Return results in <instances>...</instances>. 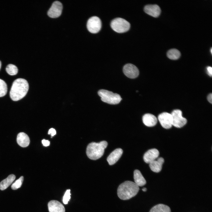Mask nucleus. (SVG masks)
I'll return each mask as SVG.
<instances>
[{"mask_svg": "<svg viewBox=\"0 0 212 212\" xmlns=\"http://www.w3.org/2000/svg\"><path fill=\"white\" fill-rule=\"evenodd\" d=\"M29 88L27 81L24 79L18 78L13 82L10 92V96L12 100L17 101L24 97Z\"/></svg>", "mask_w": 212, "mask_h": 212, "instance_id": "nucleus-1", "label": "nucleus"}, {"mask_svg": "<svg viewBox=\"0 0 212 212\" xmlns=\"http://www.w3.org/2000/svg\"><path fill=\"white\" fill-rule=\"evenodd\" d=\"M139 190V186L134 182L126 181L119 185L117 190V194L121 199L128 200L135 196Z\"/></svg>", "mask_w": 212, "mask_h": 212, "instance_id": "nucleus-2", "label": "nucleus"}, {"mask_svg": "<svg viewBox=\"0 0 212 212\" xmlns=\"http://www.w3.org/2000/svg\"><path fill=\"white\" fill-rule=\"evenodd\" d=\"M107 145V143L105 141L98 143L92 142L89 143L86 149V153L87 157L92 160L100 158L103 155L105 149Z\"/></svg>", "mask_w": 212, "mask_h": 212, "instance_id": "nucleus-3", "label": "nucleus"}, {"mask_svg": "<svg viewBox=\"0 0 212 212\" xmlns=\"http://www.w3.org/2000/svg\"><path fill=\"white\" fill-rule=\"evenodd\" d=\"M98 95L103 102L111 105H116L120 102L122 99L120 95L107 90L102 89L98 92Z\"/></svg>", "mask_w": 212, "mask_h": 212, "instance_id": "nucleus-4", "label": "nucleus"}, {"mask_svg": "<svg viewBox=\"0 0 212 212\" xmlns=\"http://www.w3.org/2000/svg\"><path fill=\"white\" fill-rule=\"evenodd\" d=\"M112 29L118 33H122L128 31L130 27V23L125 19L120 17L113 19L111 21Z\"/></svg>", "mask_w": 212, "mask_h": 212, "instance_id": "nucleus-5", "label": "nucleus"}, {"mask_svg": "<svg viewBox=\"0 0 212 212\" xmlns=\"http://www.w3.org/2000/svg\"><path fill=\"white\" fill-rule=\"evenodd\" d=\"M171 114L172 117V125L174 127L181 128L187 123V119L182 116V112L180 110H175Z\"/></svg>", "mask_w": 212, "mask_h": 212, "instance_id": "nucleus-6", "label": "nucleus"}, {"mask_svg": "<svg viewBox=\"0 0 212 212\" xmlns=\"http://www.w3.org/2000/svg\"><path fill=\"white\" fill-rule=\"evenodd\" d=\"M101 25V21L100 18L97 16H94L89 19L87 26V29L90 32L96 33L100 30Z\"/></svg>", "mask_w": 212, "mask_h": 212, "instance_id": "nucleus-7", "label": "nucleus"}, {"mask_svg": "<svg viewBox=\"0 0 212 212\" xmlns=\"http://www.w3.org/2000/svg\"><path fill=\"white\" fill-rule=\"evenodd\" d=\"M62 8V4L60 2L58 1L54 2L48 11V16L52 18L59 17L61 14Z\"/></svg>", "mask_w": 212, "mask_h": 212, "instance_id": "nucleus-8", "label": "nucleus"}, {"mask_svg": "<svg viewBox=\"0 0 212 212\" xmlns=\"http://www.w3.org/2000/svg\"><path fill=\"white\" fill-rule=\"evenodd\" d=\"M158 119L162 127L165 129H169L173 125L172 117L171 114L163 112L159 115Z\"/></svg>", "mask_w": 212, "mask_h": 212, "instance_id": "nucleus-9", "label": "nucleus"}, {"mask_svg": "<svg viewBox=\"0 0 212 212\" xmlns=\"http://www.w3.org/2000/svg\"><path fill=\"white\" fill-rule=\"evenodd\" d=\"M123 72L127 77L131 79L137 77L139 74V71L138 68L130 63L126 64L124 66Z\"/></svg>", "mask_w": 212, "mask_h": 212, "instance_id": "nucleus-10", "label": "nucleus"}, {"mask_svg": "<svg viewBox=\"0 0 212 212\" xmlns=\"http://www.w3.org/2000/svg\"><path fill=\"white\" fill-rule=\"evenodd\" d=\"M144 11L147 14L155 17H158L160 14L161 9L157 4H148L145 6Z\"/></svg>", "mask_w": 212, "mask_h": 212, "instance_id": "nucleus-11", "label": "nucleus"}, {"mask_svg": "<svg viewBox=\"0 0 212 212\" xmlns=\"http://www.w3.org/2000/svg\"><path fill=\"white\" fill-rule=\"evenodd\" d=\"M159 154V152L157 149L155 148L150 149L144 154V160L145 163H149L157 159Z\"/></svg>", "mask_w": 212, "mask_h": 212, "instance_id": "nucleus-12", "label": "nucleus"}, {"mask_svg": "<svg viewBox=\"0 0 212 212\" xmlns=\"http://www.w3.org/2000/svg\"><path fill=\"white\" fill-rule=\"evenodd\" d=\"M48 206L49 212H65V209L63 205L59 201L53 200L48 203Z\"/></svg>", "mask_w": 212, "mask_h": 212, "instance_id": "nucleus-13", "label": "nucleus"}, {"mask_svg": "<svg viewBox=\"0 0 212 212\" xmlns=\"http://www.w3.org/2000/svg\"><path fill=\"white\" fill-rule=\"evenodd\" d=\"M122 153L123 150L120 148H117L113 151L107 158L109 164L112 165L115 164L120 158Z\"/></svg>", "mask_w": 212, "mask_h": 212, "instance_id": "nucleus-14", "label": "nucleus"}, {"mask_svg": "<svg viewBox=\"0 0 212 212\" xmlns=\"http://www.w3.org/2000/svg\"><path fill=\"white\" fill-rule=\"evenodd\" d=\"M164 161L163 158H159L149 163L150 168L154 172H159L162 169Z\"/></svg>", "mask_w": 212, "mask_h": 212, "instance_id": "nucleus-15", "label": "nucleus"}, {"mask_svg": "<svg viewBox=\"0 0 212 212\" xmlns=\"http://www.w3.org/2000/svg\"><path fill=\"white\" fill-rule=\"evenodd\" d=\"M143 123L148 127L155 125L157 122V119L154 115L150 113L145 114L142 117Z\"/></svg>", "mask_w": 212, "mask_h": 212, "instance_id": "nucleus-16", "label": "nucleus"}, {"mask_svg": "<svg viewBox=\"0 0 212 212\" xmlns=\"http://www.w3.org/2000/svg\"><path fill=\"white\" fill-rule=\"evenodd\" d=\"M16 140L18 144L22 147H27L30 143L29 137L24 132H21L18 134Z\"/></svg>", "mask_w": 212, "mask_h": 212, "instance_id": "nucleus-17", "label": "nucleus"}, {"mask_svg": "<svg viewBox=\"0 0 212 212\" xmlns=\"http://www.w3.org/2000/svg\"><path fill=\"white\" fill-rule=\"evenodd\" d=\"M134 179L135 183L138 186H142L146 183V181L140 172L135 170L134 172Z\"/></svg>", "mask_w": 212, "mask_h": 212, "instance_id": "nucleus-18", "label": "nucleus"}, {"mask_svg": "<svg viewBox=\"0 0 212 212\" xmlns=\"http://www.w3.org/2000/svg\"><path fill=\"white\" fill-rule=\"evenodd\" d=\"M15 178V176L13 174L9 175L0 183V189L4 190L7 188L12 183Z\"/></svg>", "mask_w": 212, "mask_h": 212, "instance_id": "nucleus-19", "label": "nucleus"}, {"mask_svg": "<svg viewBox=\"0 0 212 212\" xmlns=\"http://www.w3.org/2000/svg\"><path fill=\"white\" fill-rule=\"evenodd\" d=\"M149 212H171V210L168 206L163 204H159L153 207Z\"/></svg>", "mask_w": 212, "mask_h": 212, "instance_id": "nucleus-20", "label": "nucleus"}, {"mask_svg": "<svg viewBox=\"0 0 212 212\" xmlns=\"http://www.w3.org/2000/svg\"><path fill=\"white\" fill-rule=\"evenodd\" d=\"M167 56L172 60H176L180 57V53L178 49H173L169 50L167 52Z\"/></svg>", "mask_w": 212, "mask_h": 212, "instance_id": "nucleus-21", "label": "nucleus"}, {"mask_svg": "<svg viewBox=\"0 0 212 212\" xmlns=\"http://www.w3.org/2000/svg\"><path fill=\"white\" fill-rule=\"evenodd\" d=\"M6 70L9 74L14 75L17 73L18 70L17 67L15 65L9 64L6 66Z\"/></svg>", "mask_w": 212, "mask_h": 212, "instance_id": "nucleus-22", "label": "nucleus"}, {"mask_svg": "<svg viewBox=\"0 0 212 212\" xmlns=\"http://www.w3.org/2000/svg\"><path fill=\"white\" fill-rule=\"evenodd\" d=\"M7 91V86L6 82L0 79V97L5 96Z\"/></svg>", "mask_w": 212, "mask_h": 212, "instance_id": "nucleus-23", "label": "nucleus"}, {"mask_svg": "<svg viewBox=\"0 0 212 212\" xmlns=\"http://www.w3.org/2000/svg\"><path fill=\"white\" fill-rule=\"evenodd\" d=\"M24 180V177L21 176L19 178L16 180L11 185L12 189L15 190L20 188Z\"/></svg>", "mask_w": 212, "mask_h": 212, "instance_id": "nucleus-24", "label": "nucleus"}, {"mask_svg": "<svg viewBox=\"0 0 212 212\" xmlns=\"http://www.w3.org/2000/svg\"><path fill=\"white\" fill-rule=\"evenodd\" d=\"M70 191V189L67 190L64 196L63 201L64 203L65 204L68 203V202L70 199V195L71 194Z\"/></svg>", "mask_w": 212, "mask_h": 212, "instance_id": "nucleus-25", "label": "nucleus"}, {"mask_svg": "<svg viewBox=\"0 0 212 212\" xmlns=\"http://www.w3.org/2000/svg\"><path fill=\"white\" fill-rule=\"evenodd\" d=\"M56 133V131L53 128H51L49 130L48 132V134L51 135L52 136H54V135H55Z\"/></svg>", "mask_w": 212, "mask_h": 212, "instance_id": "nucleus-26", "label": "nucleus"}, {"mask_svg": "<svg viewBox=\"0 0 212 212\" xmlns=\"http://www.w3.org/2000/svg\"><path fill=\"white\" fill-rule=\"evenodd\" d=\"M42 143L44 146H47L49 145L50 142L48 140L43 139L42 140Z\"/></svg>", "mask_w": 212, "mask_h": 212, "instance_id": "nucleus-27", "label": "nucleus"}, {"mask_svg": "<svg viewBox=\"0 0 212 212\" xmlns=\"http://www.w3.org/2000/svg\"><path fill=\"white\" fill-rule=\"evenodd\" d=\"M207 73L208 75L211 77L212 75V68L210 66H208L207 67Z\"/></svg>", "mask_w": 212, "mask_h": 212, "instance_id": "nucleus-28", "label": "nucleus"}, {"mask_svg": "<svg viewBox=\"0 0 212 212\" xmlns=\"http://www.w3.org/2000/svg\"><path fill=\"white\" fill-rule=\"evenodd\" d=\"M207 100L208 101L211 103H212V94H210L208 96Z\"/></svg>", "mask_w": 212, "mask_h": 212, "instance_id": "nucleus-29", "label": "nucleus"}, {"mask_svg": "<svg viewBox=\"0 0 212 212\" xmlns=\"http://www.w3.org/2000/svg\"><path fill=\"white\" fill-rule=\"evenodd\" d=\"M142 190L144 192H145L147 191V189L146 188H144L142 189Z\"/></svg>", "mask_w": 212, "mask_h": 212, "instance_id": "nucleus-30", "label": "nucleus"}, {"mask_svg": "<svg viewBox=\"0 0 212 212\" xmlns=\"http://www.w3.org/2000/svg\"><path fill=\"white\" fill-rule=\"evenodd\" d=\"M1 65H2L1 62L0 60V69L1 67Z\"/></svg>", "mask_w": 212, "mask_h": 212, "instance_id": "nucleus-31", "label": "nucleus"}, {"mask_svg": "<svg viewBox=\"0 0 212 212\" xmlns=\"http://www.w3.org/2000/svg\"><path fill=\"white\" fill-rule=\"evenodd\" d=\"M211 53L212 54V48H211Z\"/></svg>", "mask_w": 212, "mask_h": 212, "instance_id": "nucleus-32", "label": "nucleus"}, {"mask_svg": "<svg viewBox=\"0 0 212 212\" xmlns=\"http://www.w3.org/2000/svg\"><path fill=\"white\" fill-rule=\"evenodd\" d=\"M24 7H25V5H24ZM25 14H26V12H25Z\"/></svg>", "mask_w": 212, "mask_h": 212, "instance_id": "nucleus-33", "label": "nucleus"}, {"mask_svg": "<svg viewBox=\"0 0 212 212\" xmlns=\"http://www.w3.org/2000/svg\"><path fill=\"white\" fill-rule=\"evenodd\" d=\"M24 11H25V10H24ZM25 18H26V16H25ZM26 28H27V26H26Z\"/></svg>", "mask_w": 212, "mask_h": 212, "instance_id": "nucleus-34", "label": "nucleus"}, {"mask_svg": "<svg viewBox=\"0 0 212 212\" xmlns=\"http://www.w3.org/2000/svg\"><path fill=\"white\" fill-rule=\"evenodd\" d=\"M25 26H26V25H25ZM26 37H27V36H26Z\"/></svg>", "mask_w": 212, "mask_h": 212, "instance_id": "nucleus-35", "label": "nucleus"}, {"mask_svg": "<svg viewBox=\"0 0 212 212\" xmlns=\"http://www.w3.org/2000/svg\"><path fill=\"white\" fill-rule=\"evenodd\" d=\"M24 5H25V4H24ZM25 12H26V11H25Z\"/></svg>", "mask_w": 212, "mask_h": 212, "instance_id": "nucleus-36", "label": "nucleus"}]
</instances>
